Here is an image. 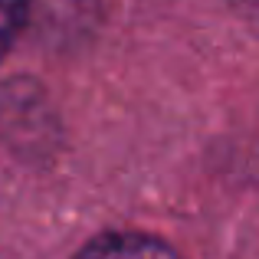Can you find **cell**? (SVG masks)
I'll use <instances>...</instances> for the list:
<instances>
[{"instance_id":"obj_1","label":"cell","mask_w":259,"mask_h":259,"mask_svg":"<svg viewBox=\"0 0 259 259\" xmlns=\"http://www.w3.org/2000/svg\"><path fill=\"white\" fill-rule=\"evenodd\" d=\"M23 36L66 50L79 46L99 26V0H17Z\"/></svg>"},{"instance_id":"obj_2","label":"cell","mask_w":259,"mask_h":259,"mask_svg":"<svg viewBox=\"0 0 259 259\" xmlns=\"http://www.w3.org/2000/svg\"><path fill=\"white\" fill-rule=\"evenodd\" d=\"M72 259H184L181 249L145 230H102Z\"/></svg>"},{"instance_id":"obj_3","label":"cell","mask_w":259,"mask_h":259,"mask_svg":"<svg viewBox=\"0 0 259 259\" xmlns=\"http://www.w3.org/2000/svg\"><path fill=\"white\" fill-rule=\"evenodd\" d=\"M20 36H23V20H20L17 0H0V63Z\"/></svg>"},{"instance_id":"obj_4","label":"cell","mask_w":259,"mask_h":259,"mask_svg":"<svg viewBox=\"0 0 259 259\" xmlns=\"http://www.w3.org/2000/svg\"><path fill=\"white\" fill-rule=\"evenodd\" d=\"M227 4L233 7V13L243 20V23H249L259 33V0H227Z\"/></svg>"}]
</instances>
